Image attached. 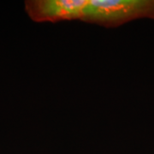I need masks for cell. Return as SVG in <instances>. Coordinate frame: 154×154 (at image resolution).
Instances as JSON below:
<instances>
[{
	"mask_svg": "<svg viewBox=\"0 0 154 154\" xmlns=\"http://www.w3.org/2000/svg\"><path fill=\"white\" fill-rule=\"evenodd\" d=\"M145 18L154 20V0H88L82 21L112 28Z\"/></svg>",
	"mask_w": 154,
	"mask_h": 154,
	"instance_id": "6da1fadb",
	"label": "cell"
},
{
	"mask_svg": "<svg viewBox=\"0 0 154 154\" xmlns=\"http://www.w3.org/2000/svg\"><path fill=\"white\" fill-rule=\"evenodd\" d=\"M88 0H28L25 11L35 22L82 21Z\"/></svg>",
	"mask_w": 154,
	"mask_h": 154,
	"instance_id": "7a4b0ae2",
	"label": "cell"
}]
</instances>
